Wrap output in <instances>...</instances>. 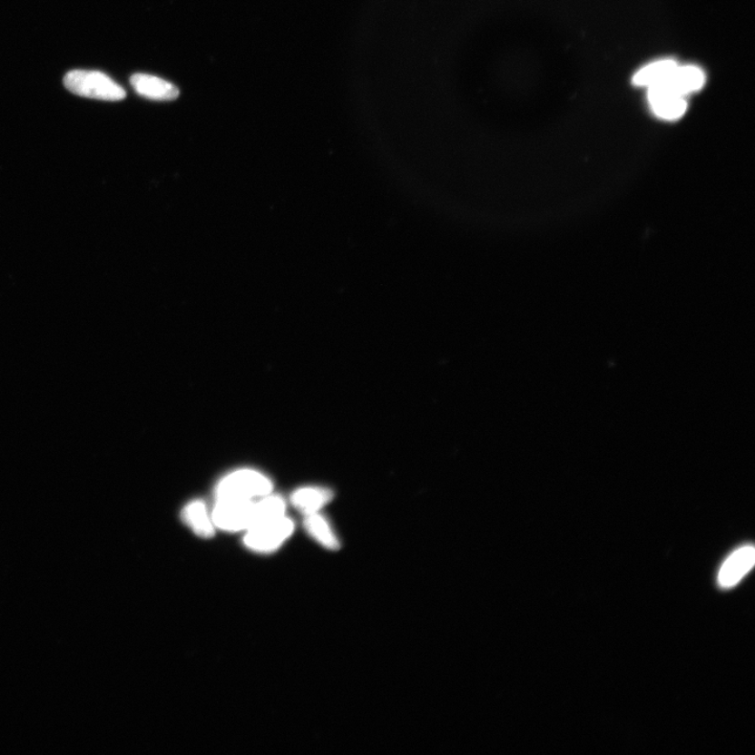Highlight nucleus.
<instances>
[{"label": "nucleus", "mask_w": 755, "mask_h": 755, "mask_svg": "<svg viewBox=\"0 0 755 755\" xmlns=\"http://www.w3.org/2000/svg\"><path fill=\"white\" fill-rule=\"evenodd\" d=\"M273 483L260 471L239 469L228 474L215 487V500L256 501L272 494Z\"/></svg>", "instance_id": "f257e3e1"}, {"label": "nucleus", "mask_w": 755, "mask_h": 755, "mask_svg": "<svg viewBox=\"0 0 755 755\" xmlns=\"http://www.w3.org/2000/svg\"><path fill=\"white\" fill-rule=\"evenodd\" d=\"M64 83L67 90L80 97L104 101H120L126 97L123 87L97 71H72L66 74Z\"/></svg>", "instance_id": "f03ea898"}, {"label": "nucleus", "mask_w": 755, "mask_h": 755, "mask_svg": "<svg viewBox=\"0 0 755 755\" xmlns=\"http://www.w3.org/2000/svg\"><path fill=\"white\" fill-rule=\"evenodd\" d=\"M294 529L292 519L285 515L247 530L244 544L256 553H272L291 537Z\"/></svg>", "instance_id": "7ed1b4c3"}, {"label": "nucleus", "mask_w": 755, "mask_h": 755, "mask_svg": "<svg viewBox=\"0 0 755 755\" xmlns=\"http://www.w3.org/2000/svg\"><path fill=\"white\" fill-rule=\"evenodd\" d=\"M255 501L215 500L211 511L215 528L227 532L247 531L254 522Z\"/></svg>", "instance_id": "20e7f679"}, {"label": "nucleus", "mask_w": 755, "mask_h": 755, "mask_svg": "<svg viewBox=\"0 0 755 755\" xmlns=\"http://www.w3.org/2000/svg\"><path fill=\"white\" fill-rule=\"evenodd\" d=\"M683 94L679 93L669 80L649 86V101L653 113L664 120H677L683 116L687 103Z\"/></svg>", "instance_id": "39448f33"}, {"label": "nucleus", "mask_w": 755, "mask_h": 755, "mask_svg": "<svg viewBox=\"0 0 755 755\" xmlns=\"http://www.w3.org/2000/svg\"><path fill=\"white\" fill-rule=\"evenodd\" d=\"M755 564V550L751 545H745L727 558L718 575L721 588L730 589L737 585Z\"/></svg>", "instance_id": "423d86ee"}, {"label": "nucleus", "mask_w": 755, "mask_h": 755, "mask_svg": "<svg viewBox=\"0 0 755 755\" xmlns=\"http://www.w3.org/2000/svg\"><path fill=\"white\" fill-rule=\"evenodd\" d=\"M181 519L193 534L201 538H211L215 534V525L211 512L205 502L194 500L188 503L181 510Z\"/></svg>", "instance_id": "0eeeda50"}, {"label": "nucleus", "mask_w": 755, "mask_h": 755, "mask_svg": "<svg viewBox=\"0 0 755 755\" xmlns=\"http://www.w3.org/2000/svg\"><path fill=\"white\" fill-rule=\"evenodd\" d=\"M131 83L141 96L147 99L170 101L177 99L180 94L178 87L168 83V81L145 75V74H136V75H133L131 78Z\"/></svg>", "instance_id": "6e6552de"}, {"label": "nucleus", "mask_w": 755, "mask_h": 755, "mask_svg": "<svg viewBox=\"0 0 755 755\" xmlns=\"http://www.w3.org/2000/svg\"><path fill=\"white\" fill-rule=\"evenodd\" d=\"M334 492L322 487H302L295 490L291 495L293 507L300 514L309 515L317 514L333 501Z\"/></svg>", "instance_id": "1a4fd4ad"}, {"label": "nucleus", "mask_w": 755, "mask_h": 755, "mask_svg": "<svg viewBox=\"0 0 755 755\" xmlns=\"http://www.w3.org/2000/svg\"><path fill=\"white\" fill-rule=\"evenodd\" d=\"M305 528L317 544L329 551H338L341 544L332 525L320 512L305 516Z\"/></svg>", "instance_id": "9d476101"}, {"label": "nucleus", "mask_w": 755, "mask_h": 755, "mask_svg": "<svg viewBox=\"0 0 755 755\" xmlns=\"http://www.w3.org/2000/svg\"><path fill=\"white\" fill-rule=\"evenodd\" d=\"M667 80L673 89L685 96L687 93L702 89L705 83V74L697 66L678 65Z\"/></svg>", "instance_id": "9b49d317"}, {"label": "nucleus", "mask_w": 755, "mask_h": 755, "mask_svg": "<svg viewBox=\"0 0 755 755\" xmlns=\"http://www.w3.org/2000/svg\"><path fill=\"white\" fill-rule=\"evenodd\" d=\"M286 509V501L279 495L270 494L259 498L254 503V522L252 527L285 516Z\"/></svg>", "instance_id": "f8f14e48"}, {"label": "nucleus", "mask_w": 755, "mask_h": 755, "mask_svg": "<svg viewBox=\"0 0 755 755\" xmlns=\"http://www.w3.org/2000/svg\"><path fill=\"white\" fill-rule=\"evenodd\" d=\"M678 66L673 60H660L638 71L632 78V83L638 86H651L669 78Z\"/></svg>", "instance_id": "ddd939ff"}]
</instances>
